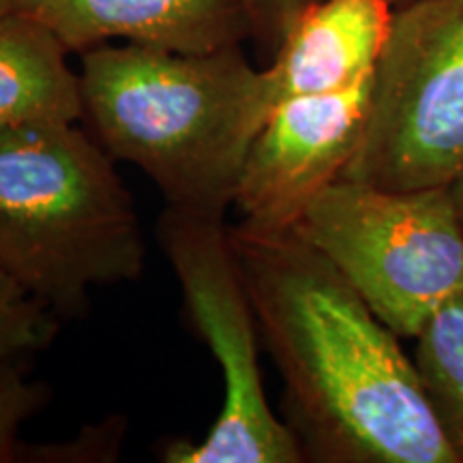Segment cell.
I'll return each instance as SVG.
<instances>
[{
    "instance_id": "cell-1",
    "label": "cell",
    "mask_w": 463,
    "mask_h": 463,
    "mask_svg": "<svg viewBox=\"0 0 463 463\" xmlns=\"http://www.w3.org/2000/svg\"><path fill=\"white\" fill-rule=\"evenodd\" d=\"M232 241L305 461L459 463L402 337L317 249L294 230Z\"/></svg>"
},
{
    "instance_id": "cell-2",
    "label": "cell",
    "mask_w": 463,
    "mask_h": 463,
    "mask_svg": "<svg viewBox=\"0 0 463 463\" xmlns=\"http://www.w3.org/2000/svg\"><path fill=\"white\" fill-rule=\"evenodd\" d=\"M84 118L114 161L140 167L165 206L225 219L269 118L264 71L242 45L174 52L108 43L80 54Z\"/></svg>"
},
{
    "instance_id": "cell-3",
    "label": "cell",
    "mask_w": 463,
    "mask_h": 463,
    "mask_svg": "<svg viewBox=\"0 0 463 463\" xmlns=\"http://www.w3.org/2000/svg\"><path fill=\"white\" fill-rule=\"evenodd\" d=\"M0 266L56 317L140 279L146 242L112 155L80 123L0 129Z\"/></svg>"
},
{
    "instance_id": "cell-4",
    "label": "cell",
    "mask_w": 463,
    "mask_h": 463,
    "mask_svg": "<svg viewBox=\"0 0 463 463\" xmlns=\"http://www.w3.org/2000/svg\"><path fill=\"white\" fill-rule=\"evenodd\" d=\"M294 232L402 339L463 292V223L450 187L395 191L339 176Z\"/></svg>"
},
{
    "instance_id": "cell-5",
    "label": "cell",
    "mask_w": 463,
    "mask_h": 463,
    "mask_svg": "<svg viewBox=\"0 0 463 463\" xmlns=\"http://www.w3.org/2000/svg\"><path fill=\"white\" fill-rule=\"evenodd\" d=\"M157 241L195 333L219 364L223 402L202 442L176 439L165 463H300L297 436L273 412L260 372V324L225 219L165 206Z\"/></svg>"
},
{
    "instance_id": "cell-6",
    "label": "cell",
    "mask_w": 463,
    "mask_h": 463,
    "mask_svg": "<svg viewBox=\"0 0 463 463\" xmlns=\"http://www.w3.org/2000/svg\"><path fill=\"white\" fill-rule=\"evenodd\" d=\"M463 170V0L395 7L363 140L341 176L382 189L450 187Z\"/></svg>"
},
{
    "instance_id": "cell-7",
    "label": "cell",
    "mask_w": 463,
    "mask_h": 463,
    "mask_svg": "<svg viewBox=\"0 0 463 463\" xmlns=\"http://www.w3.org/2000/svg\"><path fill=\"white\" fill-rule=\"evenodd\" d=\"M373 78V75H372ZM372 78L277 106L251 140L236 187V225L294 230L307 206L337 181L363 140Z\"/></svg>"
},
{
    "instance_id": "cell-8",
    "label": "cell",
    "mask_w": 463,
    "mask_h": 463,
    "mask_svg": "<svg viewBox=\"0 0 463 463\" xmlns=\"http://www.w3.org/2000/svg\"><path fill=\"white\" fill-rule=\"evenodd\" d=\"M43 22L71 54L108 43L211 52L251 42L242 0H9Z\"/></svg>"
},
{
    "instance_id": "cell-9",
    "label": "cell",
    "mask_w": 463,
    "mask_h": 463,
    "mask_svg": "<svg viewBox=\"0 0 463 463\" xmlns=\"http://www.w3.org/2000/svg\"><path fill=\"white\" fill-rule=\"evenodd\" d=\"M391 0H317L262 67L270 112L279 103L326 95L372 78L389 42Z\"/></svg>"
},
{
    "instance_id": "cell-10",
    "label": "cell",
    "mask_w": 463,
    "mask_h": 463,
    "mask_svg": "<svg viewBox=\"0 0 463 463\" xmlns=\"http://www.w3.org/2000/svg\"><path fill=\"white\" fill-rule=\"evenodd\" d=\"M65 43L37 17L0 15V129L84 118L82 80Z\"/></svg>"
},
{
    "instance_id": "cell-11",
    "label": "cell",
    "mask_w": 463,
    "mask_h": 463,
    "mask_svg": "<svg viewBox=\"0 0 463 463\" xmlns=\"http://www.w3.org/2000/svg\"><path fill=\"white\" fill-rule=\"evenodd\" d=\"M414 341L422 391L463 463V292L439 307Z\"/></svg>"
},
{
    "instance_id": "cell-12",
    "label": "cell",
    "mask_w": 463,
    "mask_h": 463,
    "mask_svg": "<svg viewBox=\"0 0 463 463\" xmlns=\"http://www.w3.org/2000/svg\"><path fill=\"white\" fill-rule=\"evenodd\" d=\"M58 320L0 266V358H20L48 350Z\"/></svg>"
},
{
    "instance_id": "cell-13",
    "label": "cell",
    "mask_w": 463,
    "mask_h": 463,
    "mask_svg": "<svg viewBox=\"0 0 463 463\" xmlns=\"http://www.w3.org/2000/svg\"><path fill=\"white\" fill-rule=\"evenodd\" d=\"M48 403V384L28 378L20 358H0V463L22 459L20 430Z\"/></svg>"
},
{
    "instance_id": "cell-14",
    "label": "cell",
    "mask_w": 463,
    "mask_h": 463,
    "mask_svg": "<svg viewBox=\"0 0 463 463\" xmlns=\"http://www.w3.org/2000/svg\"><path fill=\"white\" fill-rule=\"evenodd\" d=\"M125 422L109 419L97 427H86L82 438L67 439L65 444H39L22 447L20 461L42 463H106L118 459Z\"/></svg>"
},
{
    "instance_id": "cell-15",
    "label": "cell",
    "mask_w": 463,
    "mask_h": 463,
    "mask_svg": "<svg viewBox=\"0 0 463 463\" xmlns=\"http://www.w3.org/2000/svg\"><path fill=\"white\" fill-rule=\"evenodd\" d=\"M317 0H242L251 24V42L266 62L275 56L289 28Z\"/></svg>"
},
{
    "instance_id": "cell-16",
    "label": "cell",
    "mask_w": 463,
    "mask_h": 463,
    "mask_svg": "<svg viewBox=\"0 0 463 463\" xmlns=\"http://www.w3.org/2000/svg\"><path fill=\"white\" fill-rule=\"evenodd\" d=\"M450 191H453V200H455L457 213H459V219L463 223V170H461L459 176H457L455 181L450 183Z\"/></svg>"
},
{
    "instance_id": "cell-17",
    "label": "cell",
    "mask_w": 463,
    "mask_h": 463,
    "mask_svg": "<svg viewBox=\"0 0 463 463\" xmlns=\"http://www.w3.org/2000/svg\"><path fill=\"white\" fill-rule=\"evenodd\" d=\"M7 11H11L9 0H0V15H5V14H7Z\"/></svg>"
},
{
    "instance_id": "cell-18",
    "label": "cell",
    "mask_w": 463,
    "mask_h": 463,
    "mask_svg": "<svg viewBox=\"0 0 463 463\" xmlns=\"http://www.w3.org/2000/svg\"><path fill=\"white\" fill-rule=\"evenodd\" d=\"M391 3L395 5V7H399V5H405V3H408V0H391Z\"/></svg>"
}]
</instances>
